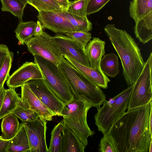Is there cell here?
<instances>
[{
  "mask_svg": "<svg viewBox=\"0 0 152 152\" xmlns=\"http://www.w3.org/2000/svg\"><path fill=\"white\" fill-rule=\"evenodd\" d=\"M152 102L128 110L110 126L106 133L117 144L118 152H148L152 134L149 120Z\"/></svg>",
  "mask_w": 152,
  "mask_h": 152,
  "instance_id": "1",
  "label": "cell"
},
{
  "mask_svg": "<svg viewBox=\"0 0 152 152\" xmlns=\"http://www.w3.org/2000/svg\"><path fill=\"white\" fill-rule=\"evenodd\" d=\"M104 30L121 60L123 75L128 86L137 80L144 67L145 62L138 44L127 31L107 24Z\"/></svg>",
  "mask_w": 152,
  "mask_h": 152,
  "instance_id": "2",
  "label": "cell"
},
{
  "mask_svg": "<svg viewBox=\"0 0 152 152\" xmlns=\"http://www.w3.org/2000/svg\"><path fill=\"white\" fill-rule=\"evenodd\" d=\"M58 67L66 78L75 99H84L97 109L106 100L105 95L101 88L63 57Z\"/></svg>",
  "mask_w": 152,
  "mask_h": 152,
  "instance_id": "3",
  "label": "cell"
},
{
  "mask_svg": "<svg viewBox=\"0 0 152 152\" xmlns=\"http://www.w3.org/2000/svg\"><path fill=\"white\" fill-rule=\"evenodd\" d=\"M92 107L84 99H75L73 102L65 104L61 113L64 124L86 147L88 144V138L95 133L89 127L87 120L88 111Z\"/></svg>",
  "mask_w": 152,
  "mask_h": 152,
  "instance_id": "4",
  "label": "cell"
},
{
  "mask_svg": "<svg viewBox=\"0 0 152 152\" xmlns=\"http://www.w3.org/2000/svg\"><path fill=\"white\" fill-rule=\"evenodd\" d=\"M132 85L110 99L98 108L94 116L95 124L99 131L106 133L110 126L128 108Z\"/></svg>",
  "mask_w": 152,
  "mask_h": 152,
  "instance_id": "5",
  "label": "cell"
},
{
  "mask_svg": "<svg viewBox=\"0 0 152 152\" xmlns=\"http://www.w3.org/2000/svg\"><path fill=\"white\" fill-rule=\"evenodd\" d=\"M34 56V62L41 71L45 82L56 96L65 104L73 102L74 96L58 66L38 56Z\"/></svg>",
  "mask_w": 152,
  "mask_h": 152,
  "instance_id": "6",
  "label": "cell"
},
{
  "mask_svg": "<svg viewBox=\"0 0 152 152\" xmlns=\"http://www.w3.org/2000/svg\"><path fill=\"white\" fill-rule=\"evenodd\" d=\"M129 13L134 20V32L139 42L145 44L152 39V0H132Z\"/></svg>",
  "mask_w": 152,
  "mask_h": 152,
  "instance_id": "7",
  "label": "cell"
},
{
  "mask_svg": "<svg viewBox=\"0 0 152 152\" xmlns=\"http://www.w3.org/2000/svg\"><path fill=\"white\" fill-rule=\"evenodd\" d=\"M152 52L145 62L143 69L133 84L128 110L147 105L152 100Z\"/></svg>",
  "mask_w": 152,
  "mask_h": 152,
  "instance_id": "8",
  "label": "cell"
},
{
  "mask_svg": "<svg viewBox=\"0 0 152 152\" xmlns=\"http://www.w3.org/2000/svg\"><path fill=\"white\" fill-rule=\"evenodd\" d=\"M25 44L33 56H38L57 66L61 63L63 55L54 36L43 31L41 35L29 39Z\"/></svg>",
  "mask_w": 152,
  "mask_h": 152,
  "instance_id": "9",
  "label": "cell"
},
{
  "mask_svg": "<svg viewBox=\"0 0 152 152\" xmlns=\"http://www.w3.org/2000/svg\"><path fill=\"white\" fill-rule=\"evenodd\" d=\"M26 83L35 95L54 116H61L65 104L49 88L44 79L31 80Z\"/></svg>",
  "mask_w": 152,
  "mask_h": 152,
  "instance_id": "10",
  "label": "cell"
},
{
  "mask_svg": "<svg viewBox=\"0 0 152 152\" xmlns=\"http://www.w3.org/2000/svg\"><path fill=\"white\" fill-rule=\"evenodd\" d=\"M22 122L28 136L30 152H48L46 140V121L39 117L33 121Z\"/></svg>",
  "mask_w": 152,
  "mask_h": 152,
  "instance_id": "11",
  "label": "cell"
},
{
  "mask_svg": "<svg viewBox=\"0 0 152 152\" xmlns=\"http://www.w3.org/2000/svg\"><path fill=\"white\" fill-rule=\"evenodd\" d=\"M64 10L51 11H38L37 16L43 28L48 29L56 34H64L75 31L64 14Z\"/></svg>",
  "mask_w": 152,
  "mask_h": 152,
  "instance_id": "12",
  "label": "cell"
},
{
  "mask_svg": "<svg viewBox=\"0 0 152 152\" xmlns=\"http://www.w3.org/2000/svg\"><path fill=\"white\" fill-rule=\"evenodd\" d=\"M45 79L37 64L35 62H26L10 76L7 82L9 88L21 87L32 80Z\"/></svg>",
  "mask_w": 152,
  "mask_h": 152,
  "instance_id": "13",
  "label": "cell"
},
{
  "mask_svg": "<svg viewBox=\"0 0 152 152\" xmlns=\"http://www.w3.org/2000/svg\"><path fill=\"white\" fill-rule=\"evenodd\" d=\"M62 54L77 62L90 67L86 54L85 49L75 39L66 35L57 34L54 36Z\"/></svg>",
  "mask_w": 152,
  "mask_h": 152,
  "instance_id": "14",
  "label": "cell"
},
{
  "mask_svg": "<svg viewBox=\"0 0 152 152\" xmlns=\"http://www.w3.org/2000/svg\"><path fill=\"white\" fill-rule=\"evenodd\" d=\"M20 99L23 104L35 112L39 117L46 121L52 120L54 114L39 99L26 83L21 86Z\"/></svg>",
  "mask_w": 152,
  "mask_h": 152,
  "instance_id": "15",
  "label": "cell"
},
{
  "mask_svg": "<svg viewBox=\"0 0 152 152\" xmlns=\"http://www.w3.org/2000/svg\"><path fill=\"white\" fill-rule=\"evenodd\" d=\"M105 42L98 37H94L88 42L85 51L90 66L101 73H103L100 66L101 59L105 53Z\"/></svg>",
  "mask_w": 152,
  "mask_h": 152,
  "instance_id": "16",
  "label": "cell"
},
{
  "mask_svg": "<svg viewBox=\"0 0 152 152\" xmlns=\"http://www.w3.org/2000/svg\"><path fill=\"white\" fill-rule=\"evenodd\" d=\"M63 56L68 62L99 87L104 89L107 88L108 83L110 80L104 73L99 72L91 67L83 65L67 56Z\"/></svg>",
  "mask_w": 152,
  "mask_h": 152,
  "instance_id": "17",
  "label": "cell"
},
{
  "mask_svg": "<svg viewBox=\"0 0 152 152\" xmlns=\"http://www.w3.org/2000/svg\"><path fill=\"white\" fill-rule=\"evenodd\" d=\"M86 148L74 133L64 123L60 152H84Z\"/></svg>",
  "mask_w": 152,
  "mask_h": 152,
  "instance_id": "18",
  "label": "cell"
},
{
  "mask_svg": "<svg viewBox=\"0 0 152 152\" xmlns=\"http://www.w3.org/2000/svg\"><path fill=\"white\" fill-rule=\"evenodd\" d=\"M30 152L29 141L24 125L20 124L17 133L10 140L6 152Z\"/></svg>",
  "mask_w": 152,
  "mask_h": 152,
  "instance_id": "19",
  "label": "cell"
},
{
  "mask_svg": "<svg viewBox=\"0 0 152 152\" xmlns=\"http://www.w3.org/2000/svg\"><path fill=\"white\" fill-rule=\"evenodd\" d=\"M21 102L20 98L15 88H9L6 89L0 110V120L12 112Z\"/></svg>",
  "mask_w": 152,
  "mask_h": 152,
  "instance_id": "20",
  "label": "cell"
},
{
  "mask_svg": "<svg viewBox=\"0 0 152 152\" xmlns=\"http://www.w3.org/2000/svg\"><path fill=\"white\" fill-rule=\"evenodd\" d=\"M1 128L3 138L10 140L18 132L20 124L17 116L11 113L2 118Z\"/></svg>",
  "mask_w": 152,
  "mask_h": 152,
  "instance_id": "21",
  "label": "cell"
},
{
  "mask_svg": "<svg viewBox=\"0 0 152 152\" xmlns=\"http://www.w3.org/2000/svg\"><path fill=\"white\" fill-rule=\"evenodd\" d=\"M118 60V56L115 53L104 54L100 64L102 72L108 76L115 77L120 72Z\"/></svg>",
  "mask_w": 152,
  "mask_h": 152,
  "instance_id": "22",
  "label": "cell"
},
{
  "mask_svg": "<svg viewBox=\"0 0 152 152\" xmlns=\"http://www.w3.org/2000/svg\"><path fill=\"white\" fill-rule=\"evenodd\" d=\"M36 25L37 23L34 21L24 22L22 20H19L14 31L19 45H24L27 40L34 36Z\"/></svg>",
  "mask_w": 152,
  "mask_h": 152,
  "instance_id": "23",
  "label": "cell"
},
{
  "mask_svg": "<svg viewBox=\"0 0 152 152\" xmlns=\"http://www.w3.org/2000/svg\"><path fill=\"white\" fill-rule=\"evenodd\" d=\"M64 14L76 31L88 32L92 30V23L87 16H80L64 10Z\"/></svg>",
  "mask_w": 152,
  "mask_h": 152,
  "instance_id": "24",
  "label": "cell"
},
{
  "mask_svg": "<svg viewBox=\"0 0 152 152\" xmlns=\"http://www.w3.org/2000/svg\"><path fill=\"white\" fill-rule=\"evenodd\" d=\"M1 10L10 13L20 20H22L24 8L27 5L21 0H0Z\"/></svg>",
  "mask_w": 152,
  "mask_h": 152,
  "instance_id": "25",
  "label": "cell"
},
{
  "mask_svg": "<svg viewBox=\"0 0 152 152\" xmlns=\"http://www.w3.org/2000/svg\"><path fill=\"white\" fill-rule=\"evenodd\" d=\"M62 121L56 125L52 130L48 152H60L62 135V129L64 124Z\"/></svg>",
  "mask_w": 152,
  "mask_h": 152,
  "instance_id": "26",
  "label": "cell"
},
{
  "mask_svg": "<svg viewBox=\"0 0 152 152\" xmlns=\"http://www.w3.org/2000/svg\"><path fill=\"white\" fill-rule=\"evenodd\" d=\"M12 113L15 115L22 121H33L39 117L37 113L23 104L21 101Z\"/></svg>",
  "mask_w": 152,
  "mask_h": 152,
  "instance_id": "27",
  "label": "cell"
},
{
  "mask_svg": "<svg viewBox=\"0 0 152 152\" xmlns=\"http://www.w3.org/2000/svg\"><path fill=\"white\" fill-rule=\"evenodd\" d=\"M28 4L34 7L38 12L41 11H51L64 10L54 0H30L28 2Z\"/></svg>",
  "mask_w": 152,
  "mask_h": 152,
  "instance_id": "28",
  "label": "cell"
},
{
  "mask_svg": "<svg viewBox=\"0 0 152 152\" xmlns=\"http://www.w3.org/2000/svg\"><path fill=\"white\" fill-rule=\"evenodd\" d=\"M89 0H75L70 1L66 12L80 16H87V8Z\"/></svg>",
  "mask_w": 152,
  "mask_h": 152,
  "instance_id": "29",
  "label": "cell"
},
{
  "mask_svg": "<svg viewBox=\"0 0 152 152\" xmlns=\"http://www.w3.org/2000/svg\"><path fill=\"white\" fill-rule=\"evenodd\" d=\"M99 145L98 150L100 152H118V145L111 135L103 134Z\"/></svg>",
  "mask_w": 152,
  "mask_h": 152,
  "instance_id": "30",
  "label": "cell"
},
{
  "mask_svg": "<svg viewBox=\"0 0 152 152\" xmlns=\"http://www.w3.org/2000/svg\"><path fill=\"white\" fill-rule=\"evenodd\" d=\"M13 57V53L10 52L5 58L0 68V89L4 87L5 81L9 78Z\"/></svg>",
  "mask_w": 152,
  "mask_h": 152,
  "instance_id": "31",
  "label": "cell"
},
{
  "mask_svg": "<svg viewBox=\"0 0 152 152\" xmlns=\"http://www.w3.org/2000/svg\"><path fill=\"white\" fill-rule=\"evenodd\" d=\"M64 34L75 39L85 49L92 38L91 34L89 32L74 31L66 33Z\"/></svg>",
  "mask_w": 152,
  "mask_h": 152,
  "instance_id": "32",
  "label": "cell"
},
{
  "mask_svg": "<svg viewBox=\"0 0 152 152\" xmlns=\"http://www.w3.org/2000/svg\"><path fill=\"white\" fill-rule=\"evenodd\" d=\"M110 0H89L87 8V16L98 12Z\"/></svg>",
  "mask_w": 152,
  "mask_h": 152,
  "instance_id": "33",
  "label": "cell"
},
{
  "mask_svg": "<svg viewBox=\"0 0 152 152\" xmlns=\"http://www.w3.org/2000/svg\"><path fill=\"white\" fill-rule=\"evenodd\" d=\"M10 52L8 47L6 45L0 44V68L6 57Z\"/></svg>",
  "mask_w": 152,
  "mask_h": 152,
  "instance_id": "34",
  "label": "cell"
},
{
  "mask_svg": "<svg viewBox=\"0 0 152 152\" xmlns=\"http://www.w3.org/2000/svg\"><path fill=\"white\" fill-rule=\"evenodd\" d=\"M36 23L37 25L34 31V36H40L42 34L43 31V27L41 22L37 20Z\"/></svg>",
  "mask_w": 152,
  "mask_h": 152,
  "instance_id": "35",
  "label": "cell"
},
{
  "mask_svg": "<svg viewBox=\"0 0 152 152\" xmlns=\"http://www.w3.org/2000/svg\"><path fill=\"white\" fill-rule=\"evenodd\" d=\"M10 140L0 138V152H6Z\"/></svg>",
  "mask_w": 152,
  "mask_h": 152,
  "instance_id": "36",
  "label": "cell"
},
{
  "mask_svg": "<svg viewBox=\"0 0 152 152\" xmlns=\"http://www.w3.org/2000/svg\"><path fill=\"white\" fill-rule=\"evenodd\" d=\"M66 10L70 4L69 0H54Z\"/></svg>",
  "mask_w": 152,
  "mask_h": 152,
  "instance_id": "37",
  "label": "cell"
},
{
  "mask_svg": "<svg viewBox=\"0 0 152 152\" xmlns=\"http://www.w3.org/2000/svg\"><path fill=\"white\" fill-rule=\"evenodd\" d=\"M6 89L4 87L0 89V110L1 109Z\"/></svg>",
  "mask_w": 152,
  "mask_h": 152,
  "instance_id": "38",
  "label": "cell"
},
{
  "mask_svg": "<svg viewBox=\"0 0 152 152\" xmlns=\"http://www.w3.org/2000/svg\"><path fill=\"white\" fill-rule=\"evenodd\" d=\"M151 111L150 118L149 120V126L150 132L152 134V111Z\"/></svg>",
  "mask_w": 152,
  "mask_h": 152,
  "instance_id": "39",
  "label": "cell"
},
{
  "mask_svg": "<svg viewBox=\"0 0 152 152\" xmlns=\"http://www.w3.org/2000/svg\"><path fill=\"white\" fill-rule=\"evenodd\" d=\"M148 152H152V141L150 143Z\"/></svg>",
  "mask_w": 152,
  "mask_h": 152,
  "instance_id": "40",
  "label": "cell"
},
{
  "mask_svg": "<svg viewBox=\"0 0 152 152\" xmlns=\"http://www.w3.org/2000/svg\"><path fill=\"white\" fill-rule=\"evenodd\" d=\"M25 4H28V2L30 0H21Z\"/></svg>",
  "mask_w": 152,
  "mask_h": 152,
  "instance_id": "41",
  "label": "cell"
},
{
  "mask_svg": "<svg viewBox=\"0 0 152 152\" xmlns=\"http://www.w3.org/2000/svg\"><path fill=\"white\" fill-rule=\"evenodd\" d=\"M2 137V136H0V138H1V137Z\"/></svg>",
  "mask_w": 152,
  "mask_h": 152,
  "instance_id": "42",
  "label": "cell"
}]
</instances>
